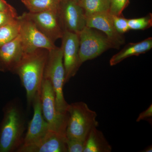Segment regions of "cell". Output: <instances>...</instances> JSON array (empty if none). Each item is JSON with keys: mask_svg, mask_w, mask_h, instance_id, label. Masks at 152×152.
Wrapping results in <instances>:
<instances>
[{"mask_svg": "<svg viewBox=\"0 0 152 152\" xmlns=\"http://www.w3.org/2000/svg\"><path fill=\"white\" fill-rule=\"evenodd\" d=\"M48 50L39 49L25 53L12 72L18 75L26 90L28 107L32 105L36 94L40 91Z\"/></svg>", "mask_w": 152, "mask_h": 152, "instance_id": "1", "label": "cell"}, {"mask_svg": "<svg viewBox=\"0 0 152 152\" xmlns=\"http://www.w3.org/2000/svg\"><path fill=\"white\" fill-rule=\"evenodd\" d=\"M26 124L22 104L15 99L6 110L0 131V152L17 151L23 142Z\"/></svg>", "mask_w": 152, "mask_h": 152, "instance_id": "2", "label": "cell"}, {"mask_svg": "<svg viewBox=\"0 0 152 152\" xmlns=\"http://www.w3.org/2000/svg\"><path fill=\"white\" fill-rule=\"evenodd\" d=\"M67 113L66 137L86 140L91 130L99 125L96 113L84 102L69 104Z\"/></svg>", "mask_w": 152, "mask_h": 152, "instance_id": "3", "label": "cell"}, {"mask_svg": "<svg viewBox=\"0 0 152 152\" xmlns=\"http://www.w3.org/2000/svg\"><path fill=\"white\" fill-rule=\"evenodd\" d=\"M43 78L49 80L53 87L57 110L61 113H67L69 104L65 99L63 92L65 84V70L61 47H56L48 50Z\"/></svg>", "mask_w": 152, "mask_h": 152, "instance_id": "4", "label": "cell"}, {"mask_svg": "<svg viewBox=\"0 0 152 152\" xmlns=\"http://www.w3.org/2000/svg\"><path fill=\"white\" fill-rule=\"evenodd\" d=\"M42 110L49 130L66 137L68 113L63 114L57 110L54 92L50 83L43 78L41 88Z\"/></svg>", "mask_w": 152, "mask_h": 152, "instance_id": "5", "label": "cell"}, {"mask_svg": "<svg viewBox=\"0 0 152 152\" xmlns=\"http://www.w3.org/2000/svg\"><path fill=\"white\" fill-rule=\"evenodd\" d=\"M79 39V57L81 64L94 59L109 49H115L106 36L86 26L77 34Z\"/></svg>", "mask_w": 152, "mask_h": 152, "instance_id": "6", "label": "cell"}, {"mask_svg": "<svg viewBox=\"0 0 152 152\" xmlns=\"http://www.w3.org/2000/svg\"><path fill=\"white\" fill-rule=\"evenodd\" d=\"M19 36L21 39L25 53H31L38 49L50 50L56 47L39 31L31 21L23 14L18 17Z\"/></svg>", "mask_w": 152, "mask_h": 152, "instance_id": "7", "label": "cell"}, {"mask_svg": "<svg viewBox=\"0 0 152 152\" xmlns=\"http://www.w3.org/2000/svg\"><path fill=\"white\" fill-rule=\"evenodd\" d=\"M61 39L66 84L75 75L82 65L79 57V39L77 34L65 31Z\"/></svg>", "mask_w": 152, "mask_h": 152, "instance_id": "8", "label": "cell"}, {"mask_svg": "<svg viewBox=\"0 0 152 152\" xmlns=\"http://www.w3.org/2000/svg\"><path fill=\"white\" fill-rule=\"evenodd\" d=\"M23 15L31 21L38 29L54 43L58 39L62 37L64 31L58 12H28L24 13Z\"/></svg>", "mask_w": 152, "mask_h": 152, "instance_id": "9", "label": "cell"}, {"mask_svg": "<svg viewBox=\"0 0 152 152\" xmlns=\"http://www.w3.org/2000/svg\"><path fill=\"white\" fill-rule=\"evenodd\" d=\"M58 14L64 31L78 34L86 26L84 12L74 0H61Z\"/></svg>", "mask_w": 152, "mask_h": 152, "instance_id": "10", "label": "cell"}, {"mask_svg": "<svg viewBox=\"0 0 152 152\" xmlns=\"http://www.w3.org/2000/svg\"><path fill=\"white\" fill-rule=\"evenodd\" d=\"M41 91L36 94L33 102L34 114L29 123L22 145H30L43 137L48 132V125L44 118L41 100Z\"/></svg>", "mask_w": 152, "mask_h": 152, "instance_id": "11", "label": "cell"}, {"mask_svg": "<svg viewBox=\"0 0 152 152\" xmlns=\"http://www.w3.org/2000/svg\"><path fill=\"white\" fill-rule=\"evenodd\" d=\"M86 26L103 32L113 44L115 49H118L125 43V38L116 30L113 15L109 11L97 13L86 17Z\"/></svg>", "mask_w": 152, "mask_h": 152, "instance_id": "12", "label": "cell"}, {"mask_svg": "<svg viewBox=\"0 0 152 152\" xmlns=\"http://www.w3.org/2000/svg\"><path fill=\"white\" fill-rule=\"evenodd\" d=\"M66 137L49 131L33 143L21 145L16 152H67Z\"/></svg>", "mask_w": 152, "mask_h": 152, "instance_id": "13", "label": "cell"}, {"mask_svg": "<svg viewBox=\"0 0 152 152\" xmlns=\"http://www.w3.org/2000/svg\"><path fill=\"white\" fill-rule=\"evenodd\" d=\"M25 53L19 35L0 47V69L12 72L23 56Z\"/></svg>", "mask_w": 152, "mask_h": 152, "instance_id": "14", "label": "cell"}, {"mask_svg": "<svg viewBox=\"0 0 152 152\" xmlns=\"http://www.w3.org/2000/svg\"><path fill=\"white\" fill-rule=\"evenodd\" d=\"M152 48V37L147 38L139 42L130 43L119 52L113 56L110 61V65H116L129 57L145 53Z\"/></svg>", "mask_w": 152, "mask_h": 152, "instance_id": "15", "label": "cell"}, {"mask_svg": "<svg viewBox=\"0 0 152 152\" xmlns=\"http://www.w3.org/2000/svg\"><path fill=\"white\" fill-rule=\"evenodd\" d=\"M112 150L103 133L97 127L93 128L86 140L83 152H110Z\"/></svg>", "mask_w": 152, "mask_h": 152, "instance_id": "16", "label": "cell"}, {"mask_svg": "<svg viewBox=\"0 0 152 152\" xmlns=\"http://www.w3.org/2000/svg\"><path fill=\"white\" fill-rule=\"evenodd\" d=\"M30 12L45 11L58 12L61 0H21Z\"/></svg>", "mask_w": 152, "mask_h": 152, "instance_id": "17", "label": "cell"}, {"mask_svg": "<svg viewBox=\"0 0 152 152\" xmlns=\"http://www.w3.org/2000/svg\"><path fill=\"white\" fill-rule=\"evenodd\" d=\"M79 4L86 17L101 12H109L110 0H80Z\"/></svg>", "mask_w": 152, "mask_h": 152, "instance_id": "18", "label": "cell"}, {"mask_svg": "<svg viewBox=\"0 0 152 152\" xmlns=\"http://www.w3.org/2000/svg\"><path fill=\"white\" fill-rule=\"evenodd\" d=\"M19 29L18 18L13 21L0 27V47L18 36Z\"/></svg>", "mask_w": 152, "mask_h": 152, "instance_id": "19", "label": "cell"}, {"mask_svg": "<svg viewBox=\"0 0 152 152\" xmlns=\"http://www.w3.org/2000/svg\"><path fill=\"white\" fill-rule=\"evenodd\" d=\"M128 25L130 30H144L149 28L152 26V14L142 18L128 19Z\"/></svg>", "mask_w": 152, "mask_h": 152, "instance_id": "20", "label": "cell"}, {"mask_svg": "<svg viewBox=\"0 0 152 152\" xmlns=\"http://www.w3.org/2000/svg\"><path fill=\"white\" fill-rule=\"evenodd\" d=\"M67 152H83L86 140L75 138L66 139Z\"/></svg>", "mask_w": 152, "mask_h": 152, "instance_id": "21", "label": "cell"}, {"mask_svg": "<svg viewBox=\"0 0 152 152\" xmlns=\"http://www.w3.org/2000/svg\"><path fill=\"white\" fill-rule=\"evenodd\" d=\"M110 13L119 16L122 14L123 11L127 7L129 0H110Z\"/></svg>", "mask_w": 152, "mask_h": 152, "instance_id": "22", "label": "cell"}, {"mask_svg": "<svg viewBox=\"0 0 152 152\" xmlns=\"http://www.w3.org/2000/svg\"><path fill=\"white\" fill-rule=\"evenodd\" d=\"M112 15L114 26L118 33L123 35L129 31L128 19L123 16L122 14L119 16Z\"/></svg>", "mask_w": 152, "mask_h": 152, "instance_id": "23", "label": "cell"}, {"mask_svg": "<svg viewBox=\"0 0 152 152\" xmlns=\"http://www.w3.org/2000/svg\"><path fill=\"white\" fill-rule=\"evenodd\" d=\"M16 12H0V27L16 20L18 18Z\"/></svg>", "mask_w": 152, "mask_h": 152, "instance_id": "24", "label": "cell"}, {"mask_svg": "<svg viewBox=\"0 0 152 152\" xmlns=\"http://www.w3.org/2000/svg\"><path fill=\"white\" fill-rule=\"evenodd\" d=\"M152 117V104L145 110L142 112L139 115L137 119V122H139L144 120L148 119Z\"/></svg>", "mask_w": 152, "mask_h": 152, "instance_id": "25", "label": "cell"}, {"mask_svg": "<svg viewBox=\"0 0 152 152\" xmlns=\"http://www.w3.org/2000/svg\"><path fill=\"white\" fill-rule=\"evenodd\" d=\"M15 9L5 0H0V12H16Z\"/></svg>", "mask_w": 152, "mask_h": 152, "instance_id": "26", "label": "cell"}, {"mask_svg": "<svg viewBox=\"0 0 152 152\" xmlns=\"http://www.w3.org/2000/svg\"><path fill=\"white\" fill-rule=\"evenodd\" d=\"M141 152H152V146H150L146 148L143 151H142Z\"/></svg>", "mask_w": 152, "mask_h": 152, "instance_id": "27", "label": "cell"}, {"mask_svg": "<svg viewBox=\"0 0 152 152\" xmlns=\"http://www.w3.org/2000/svg\"><path fill=\"white\" fill-rule=\"evenodd\" d=\"M74 1L77 2L79 3V1H80V0H74Z\"/></svg>", "mask_w": 152, "mask_h": 152, "instance_id": "28", "label": "cell"}]
</instances>
